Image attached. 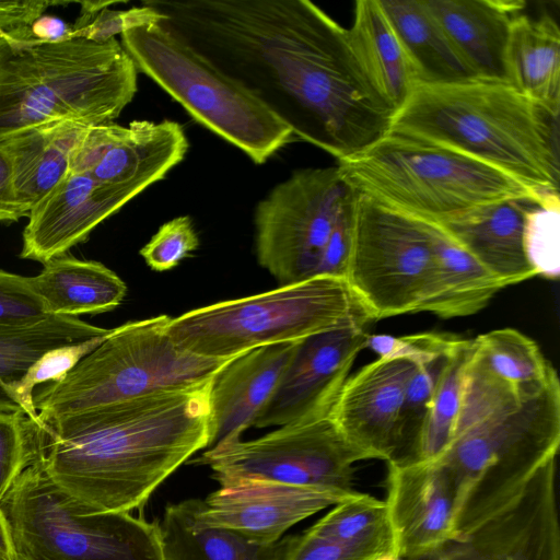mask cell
<instances>
[{
	"instance_id": "1",
	"label": "cell",
	"mask_w": 560,
	"mask_h": 560,
	"mask_svg": "<svg viewBox=\"0 0 560 560\" xmlns=\"http://www.w3.org/2000/svg\"><path fill=\"white\" fill-rule=\"evenodd\" d=\"M156 22L338 162L381 140L394 106L349 30L308 0H145Z\"/></svg>"
},
{
	"instance_id": "2",
	"label": "cell",
	"mask_w": 560,
	"mask_h": 560,
	"mask_svg": "<svg viewBox=\"0 0 560 560\" xmlns=\"http://www.w3.org/2000/svg\"><path fill=\"white\" fill-rule=\"evenodd\" d=\"M213 376L60 418H28L44 471L86 513L140 509L208 448Z\"/></svg>"
},
{
	"instance_id": "3",
	"label": "cell",
	"mask_w": 560,
	"mask_h": 560,
	"mask_svg": "<svg viewBox=\"0 0 560 560\" xmlns=\"http://www.w3.org/2000/svg\"><path fill=\"white\" fill-rule=\"evenodd\" d=\"M559 445L558 375L525 393L488 372L474 351L452 440L433 459L459 489L458 535L511 501Z\"/></svg>"
},
{
	"instance_id": "4",
	"label": "cell",
	"mask_w": 560,
	"mask_h": 560,
	"mask_svg": "<svg viewBox=\"0 0 560 560\" xmlns=\"http://www.w3.org/2000/svg\"><path fill=\"white\" fill-rule=\"evenodd\" d=\"M389 131L486 163L538 195L559 194V113L508 82L416 84Z\"/></svg>"
},
{
	"instance_id": "5",
	"label": "cell",
	"mask_w": 560,
	"mask_h": 560,
	"mask_svg": "<svg viewBox=\"0 0 560 560\" xmlns=\"http://www.w3.org/2000/svg\"><path fill=\"white\" fill-rule=\"evenodd\" d=\"M137 68L116 38L9 43L0 38V138L42 122H113L137 92Z\"/></svg>"
},
{
	"instance_id": "6",
	"label": "cell",
	"mask_w": 560,
	"mask_h": 560,
	"mask_svg": "<svg viewBox=\"0 0 560 560\" xmlns=\"http://www.w3.org/2000/svg\"><path fill=\"white\" fill-rule=\"evenodd\" d=\"M337 165L358 194L434 224L506 199L542 197L486 163L392 131Z\"/></svg>"
},
{
	"instance_id": "7",
	"label": "cell",
	"mask_w": 560,
	"mask_h": 560,
	"mask_svg": "<svg viewBox=\"0 0 560 560\" xmlns=\"http://www.w3.org/2000/svg\"><path fill=\"white\" fill-rule=\"evenodd\" d=\"M373 320L347 280L315 276L170 317L166 331L187 352L226 360L262 346Z\"/></svg>"
},
{
	"instance_id": "8",
	"label": "cell",
	"mask_w": 560,
	"mask_h": 560,
	"mask_svg": "<svg viewBox=\"0 0 560 560\" xmlns=\"http://www.w3.org/2000/svg\"><path fill=\"white\" fill-rule=\"evenodd\" d=\"M168 319L160 315L112 328L62 380L34 392L39 419L60 418L207 378L233 359L202 358L179 348L166 331Z\"/></svg>"
},
{
	"instance_id": "9",
	"label": "cell",
	"mask_w": 560,
	"mask_h": 560,
	"mask_svg": "<svg viewBox=\"0 0 560 560\" xmlns=\"http://www.w3.org/2000/svg\"><path fill=\"white\" fill-rule=\"evenodd\" d=\"M1 510L15 560H164L158 520L84 512L48 478L37 453Z\"/></svg>"
},
{
	"instance_id": "10",
	"label": "cell",
	"mask_w": 560,
	"mask_h": 560,
	"mask_svg": "<svg viewBox=\"0 0 560 560\" xmlns=\"http://www.w3.org/2000/svg\"><path fill=\"white\" fill-rule=\"evenodd\" d=\"M120 36L137 70L256 164L265 163L293 136L261 103L158 23Z\"/></svg>"
},
{
	"instance_id": "11",
	"label": "cell",
	"mask_w": 560,
	"mask_h": 560,
	"mask_svg": "<svg viewBox=\"0 0 560 560\" xmlns=\"http://www.w3.org/2000/svg\"><path fill=\"white\" fill-rule=\"evenodd\" d=\"M435 276L433 223L358 194L346 280L374 320L423 312Z\"/></svg>"
},
{
	"instance_id": "12",
	"label": "cell",
	"mask_w": 560,
	"mask_h": 560,
	"mask_svg": "<svg viewBox=\"0 0 560 560\" xmlns=\"http://www.w3.org/2000/svg\"><path fill=\"white\" fill-rule=\"evenodd\" d=\"M365 456L330 416L288 423L257 439H228L191 464L208 466L220 486L267 481L353 491V466Z\"/></svg>"
},
{
	"instance_id": "13",
	"label": "cell",
	"mask_w": 560,
	"mask_h": 560,
	"mask_svg": "<svg viewBox=\"0 0 560 560\" xmlns=\"http://www.w3.org/2000/svg\"><path fill=\"white\" fill-rule=\"evenodd\" d=\"M354 192L338 165L300 170L275 186L254 215L259 265L281 284L315 277L338 214Z\"/></svg>"
},
{
	"instance_id": "14",
	"label": "cell",
	"mask_w": 560,
	"mask_h": 560,
	"mask_svg": "<svg viewBox=\"0 0 560 560\" xmlns=\"http://www.w3.org/2000/svg\"><path fill=\"white\" fill-rule=\"evenodd\" d=\"M556 458L505 505L425 560H560Z\"/></svg>"
},
{
	"instance_id": "15",
	"label": "cell",
	"mask_w": 560,
	"mask_h": 560,
	"mask_svg": "<svg viewBox=\"0 0 560 560\" xmlns=\"http://www.w3.org/2000/svg\"><path fill=\"white\" fill-rule=\"evenodd\" d=\"M369 336L365 325L348 324L301 340L254 427H281L329 416Z\"/></svg>"
},
{
	"instance_id": "16",
	"label": "cell",
	"mask_w": 560,
	"mask_h": 560,
	"mask_svg": "<svg viewBox=\"0 0 560 560\" xmlns=\"http://www.w3.org/2000/svg\"><path fill=\"white\" fill-rule=\"evenodd\" d=\"M187 149L184 129L174 120L90 126L71 153L69 172L101 184L145 189L178 164Z\"/></svg>"
},
{
	"instance_id": "17",
	"label": "cell",
	"mask_w": 560,
	"mask_h": 560,
	"mask_svg": "<svg viewBox=\"0 0 560 560\" xmlns=\"http://www.w3.org/2000/svg\"><path fill=\"white\" fill-rule=\"evenodd\" d=\"M384 501L402 560H425L458 535L459 489L435 460L388 466Z\"/></svg>"
},
{
	"instance_id": "18",
	"label": "cell",
	"mask_w": 560,
	"mask_h": 560,
	"mask_svg": "<svg viewBox=\"0 0 560 560\" xmlns=\"http://www.w3.org/2000/svg\"><path fill=\"white\" fill-rule=\"evenodd\" d=\"M358 491L245 481L220 488L199 499L197 517L209 526L233 530L261 544H271L299 522L334 506Z\"/></svg>"
},
{
	"instance_id": "19",
	"label": "cell",
	"mask_w": 560,
	"mask_h": 560,
	"mask_svg": "<svg viewBox=\"0 0 560 560\" xmlns=\"http://www.w3.org/2000/svg\"><path fill=\"white\" fill-rule=\"evenodd\" d=\"M69 172L28 213L20 257L45 264L85 241L105 219L142 192Z\"/></svg>"
},
{
	"instance_id": "20",
	"label": "cell",
	"mask_w": 560,
	"mask_h": 560,
	"mask_svg": "<svg viewBox=\"0 0 560 560\" xmlns=\"http://www.w3.org/2000/svg\"><path fill=\"white\" fill-rule=\"evenodd\" d=\"M418 368L378 358L345 382L329 416L366 459L392 460L397 415Z\"/></svg>"
},
{
	"instance_id": "21",
	"label": "cell",
	"mask_w": 560,
	"mask_h": 560,
	"mask_svg": "<svg viewBox=\"0 0 560 560\" xmlns=\"http://www.w3.org/2000/svg\"><path fill=\"white\" fill-rule=\"evenodd\" d=\"M299 341L262 346L233 358L213 376L210 389L212 447L242 438L255 425L292 360Z\"/></svg>"
},
{
	"instance_id": "22",
	"label": "cell",
	"mask_w": 560,
	"mask_h": 560,
	"mask_svg": "<svg viewBox=\"0 0 560 560\" xmlns=\"http://www.w3.org/2000/svg\"><path fill=\"white\" fill-rule=\"evenodd\" d=\"M544 197L506 199L439 225L505 287L517 284L537 276L525 255L524 229L528 211Z\"/></svg>"
},
{
	"instance_id": "23",
	"label": "cell",
	"mask_w": 560,
	"mask_h": 560,
	"mask_svg": "<svg viewBox=\"0 0 560 560\" xmlns=\"http://www.w3.org/2000/svg\"><path fill=\"white\" fill-rule=\"evenodd\" d=\"M465 61L480 79L508 82L505 51L521 0H424Z\"/></svg>"
},
{
	"instance_id": "24",
	"label": "cell",
	"mask_w": 560,
	"mask_h": 560,
	"mask_svg": "<svg viewBox=\"0 0 560 560\" xmlns=\"http://www.w3.org/2000/svg\"><path fill=\"white\" fill-rule=\"evenodd\" d=\"M89 127L75 120H51L0 138L18 201L28 212L66 176L71 153Z\"/></svg>"
},
{
	"instance_id": "25",
	"label": "cell",
	"mask_w": 560,
	"mask_h": 560,
	"mask_svg": "<svg viewBox=\"0 0 560 560\" xmlns=\"http://www.w3.org/2000/svg\"><path fill=\"white\" fill-rule=\"evenodd\" d=\"M199 499L168 503L160 522L164 560H282L292 535L271 544L250 540L197 517Z\"/></svg>"
},
{
	"instance_id": "26",
	"label": "cell",
	"mask_w": 560,
	"mask_h": 560,
	"mask_svg": "<svg viewBox=\"0 0 560 560\" xmlns=\"http://www.w3.org/2000/svg\"><path fill=\"white\" fill-rule=\"evenodd\" d=\"M30 282L48 315L73 316L113 311L127 293L126 283L95 260L55 257Z\"/></svg>"
},
{
	"instance_id": "27",
	"label": "cell",
	"mask_w": 560,
	"mask_h": 560,
	"mask_svg": "<svg viewBox=\"0 0 560 560\" xmlns=\"http://www.w3.org/2000/svg\"><path fill=\"white\" fill-rule=\"evenodd\" d=\"M411 63L417 84L478 79L424 0H380Z\"/></svg>"
},
{
	"instance_id": "28",
	"label": "cell",
	"mask_w": 560,
	"mask_h": 560,
	"mask_svg": "<svg viewBox=\"0 0 560 560\" xmlns=\"http://www.w3.org/2000/svg\"><path fill=\"white\" fill-rule=\"evenodd\" d=\"M508 83L544 107L560 108V30L556 20L518 14L505 51Z\"/></svg>"
},
{
	"instance_id": "29",
	"label": "cell",
	"mask_w": 560,
	"mask_h": 560,
	"mask_svg": "<svg viewBox=\"0 0 560 560\" xmlns=\"http://www.w3.org/2000/svg\"><path fill=\"white\" fill-rule=\"evenodd\" d=\"M349 30L372 81L396 112L417 84L411 63L380 0H358Z\"/></svg>"
},
{
	"instance_id": "30",
	"label": "cell",
	"mask_w": 560,
	"mask_h": 560,
	"mask_svg": "<svg viewBox=\"0 0 560 560\" xmlns=\"http://www.w3.org/2000/svg\"><path fill=\"white\" fill-rule=\"evenodd\" d=\"M109 330L78 317L60 315H49L26 325H0V411H23L13 388L43 353Z\"/></svg>"
},
{
	"instance_id": "31",
	"label": "cell",
	"mask_w": 560,
	"mask_h": 560,
	"mask_svg": "<svg viewBox=\"0 0 560 560\" xmlns=\"http://www.w3.org/2000/svg\"><path fill=\"white\" fill-rule=\"evenodd\" d=\"M433 225L436 276L433 294L423 312L441 318L475 314L506 287L442 226Z\"/></svg>"
},
{
	"instance_id": "32",
	"label": "cell",
	"mask_w": 560,
	"mask_h": 560,
	"mask_svg": "<svg viewBox=\"0 0 560 560\" xmlns=\"http://www.w3.org/2000/svg\"><path fill=\"white\" fill-rule=\"evenodd\" d=\"M474 341L475 357L482 366L522 392L538 390L557 375L538 345L516 329L491 330Z\"/></svg>"
},
{
	"instance_id": "33",
	"label": "cell",
	"mask_w": 560,
	"mask_h": 560,
	"mask_svg": "<svg viewBox=\"0 0 560 560\" xmlns=\"http://www.w3.org/2000/svg\"><path fill=\"white\" fill-rule=\"evenodd\" d=\"M307 530L375 556L394 552L386 503L366 493L335 504Z\"/></svg>"
},
{
	"instance_id": "34",
	"label": "cell",
	"mask_w": 560,
	"mask_h": 560,
	"mask_svg": "<svg viewBox=\"0 0 560 560\" xmlns=\"http://www.w3.org/2000/svg\"><path fill=\"white\" fill-rule=\"evenodd\" d=\"M474 351V339L462 338L445 358L434 388L419 462L435 459L452 440Z\"/></svg>"
},
{
	"instance_id": "35",
	"label": "cell",
	"mask_w": 560,
	"mask_h": 560,
	"mask_svg": "<svg viewBox=\"0 0 560 560\" xmlns=\"http://www.w3.org/2000/svg\"><path fill=\"white\" fill-rule=\"evenodd\" d=\"M445 358L419 366L409 381L397 415L394 453L387 466L419 462L434 388Z\"/></svg>"
},
{
	"instance_id": "36",
	"label": "cell",
	"mask_w": 560,
	"mask_h": 560,
	"mask_svg": "<svg viewBox=\"0 0 560 560\" xmlns=\"http://www.w3.org/2000/svg\"><path fill=\"white\" fill-rule=\"evenodd\" d=\"M524 248L537 276L556 280L560 273V198L545 196L526 215Z\"/></svg>"
},
{
	"instance_id": "37",
	"label": "cell",
	"mask_w": 560,
	"mask_h": 560,
	"mask_svg": "<svg viewBox=\"0 0 560 560\" xmlns=\"http://www.w3.org/2000/svg\"><path fill=\"white\" fill-rule=\"evenodd\" d=\"M112 329L102 336L52 348L43 353L25 372L13 388V394L27 418L34 422L39 416L34 406V388L44 383L59 382L77 364L97 348Z\"/></svg>"
},
{
	"instance_id": "38",
	"label": "cell",
	"mask_w": 560,
	"mask_h": 560,
	"mask_svg": "<svg viewBox=\"0 0 560 560\" xmlns=\"http://www.w3.org/2000/svg\"><path fill=\"white\" fill-rule=\"evenodd\" d=\"M35 455L26 415L0 411V512L3 499Z\"/></svg>"
},
{
	"instance_id": "39",
	"label": "cell",
	"mask_w": 560,
	"mask_h": 560,
	"mask_svg": "<svg viewBox=\"0 0 560 560\" xmlns=\"http://www.w3.org/2000/svg\"><path fill=\"white\" fill-rule=\"evenodd\" d=\"M460 339L455 335L443 332L408 336L377 334L369 336L366 348L377 353L381 359H401L417 366H423L447 355Z\"/></svg>"
},
{
	"instance_id": "40",
	"label": "cell",
	"mask_w": 560,
	"mask_h": 560,
	"mask_svg": "<svg viewBox=\"0 0 560 560\" xmlns=\"http://www.w3.org/2000/svg\"><path fill=\"white\" fill-rule=\"evenodd\" d=\"M199 238L188 215L176 217L162 224L140 249L145 264L155 271L176 267L197 249Z\"/></svg>"
},
{
	"instance_id": "41",
	"label": "cell",
	"mask_w": 560,
	"mask_h": 560,
	"mask_svg": "<svg viewBox=\"0 0 560 560\" xmlns=\"http://www.w3.org/2000/svg\"><path fill=\"white\" fill-rule=\"evenodd\" d=\"M47 316L30 277L0 269V325H26Z\"/></svg>"
},
{
	"instance_id": "42",
	"label": "cell",
	"mask_w": 560,
	"mask_h": 560,
	"mask_svg": "<svg viewBox=\"0 0 560 560\" xmlns=\"http://www.w3.org/2000/svg\"><path fill=\"white\" fill-rule=\"evenodd\" d=\"M159 19V12L143 2H141V7L128 10L106 8L91 16L80 28L72 30V38L106 42L130 28L156 23Z\"/></svg>"
},
{
	"instance_id": "43",
	"label": "cell",
	"mask_w": 560,
	"mask_h": 560,
	"mask_svg": "<svg viewBox=\"0 0 560 560\" xmlns=\"http://www.w3.org/2000/svg\"><path fill=\"white\" fill-rule=\"evenodd\" d=\"M357 191L343 203L322 254L316 276L347 278L352 250Z\"/></svg>"
},
{
	"instance_id": "44",
	"label": "cell",
	"mask_w": 560,
	"mask_h": 560,
	"mask_svg": "<svg viewBox=\"0 0 560 560\" xmlns=\"http://www.w3.org/2000/svg\"><path fill=\"white\" fill-rule=\"evenodd\" d=\"M67 3L47 0L0 1V38L9 43L38 42L32 36V24L48 7Z\"/></svg>"
},
{
	"instance_id": "45",
	"label": "cell",
	"mask_w": 560,
	"mask_h": 560,
	"mask_svg": "<svg viewBox=\"0 0 560 560\" xmlns=\"http://www.w3.org/2000/svg\"><path fill=\"white\" fill-rule=\"evenodd\" d=\"M377 557L306 529L301 535H292L282 560H375Z\"/></svg>"
},
{
	"instance_id": "46",
	"label": "cell",
	"mask_w": 560,
	"mask_h": 560,
	"mask_svg": "<svg viewBox=\"0 0 560 560\" xmlns=\"http://www.w3.org/2000/svg\"><path fill=\"white\" fill-rule=\"evenodd\" d=\"M28 213L18 201L11 163L5 152L0 148V222L18 221L23 217H28Z\"/></svg>"
},
{
	"instance_id": "47",
	"label": "cell",
	"mask_w": 560,
	"mask_h": 560,
	"mask_svg": "<svg viewBox=\"0 0 560 560\" xmlns=\"http://www.w3.org/2000/svg\"><path fill=\"white\" fill-rule=\"evenodd\" d=\"M35 40L45 43L63 42L72 38V26L57 16L42 15L31 26Z\"/></svg>"
},
{
	"instance_id": "48",
	"label": "cell",
	"mask_w": 560,
	"mask_h": 560,
	"mask_svg": "<svg viewBox=\"0 0 560 560\" xmlns=\"http://www.w3.org/2000/svg\"><path fill=\"white\" fill-rule=\"evenodd\" d=\"M0 555L8 560H15V549L2 512H0Z\"/></svg>"
},
{
	"instance_id": "49",
	"label": "cell",
	"mask_w": 560,
	"mask_h": 560,
	"mask_svg": "<svg viewBox=\"0 0 560 560\" xmlns=\"http://www.w3.org/2000/svg\"><path fill=\"white\" fill-rule=\"evenodd\" d=\"M375 560H402L399 557H397L394 552H388L378 556Z\"/></svg>"
},
{
	"instance_id": "50",
	"label": "cell",
	"mask_w": 560,
	"mask_h": 560,
	"mask_svg": "<svg viewBox=\"0 0 560 560\" xmlns=\"http://www.w3.org/2000/svg\"><path fill=\"white\" fill-rule=\"evenodd\" d=\"M0 560H8V559H5L4 557H2V556L0 555Z\"/></svg>"
}]
</instances>
